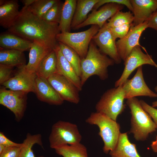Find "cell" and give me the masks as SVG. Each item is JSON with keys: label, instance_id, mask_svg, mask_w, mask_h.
Masks as SVG:
<instances>
[{"label": "cell", "instance_id": "6da1fadb", "mask_svg": "<svg viewBox=\"0 0 157 157\" xmlns=\"http://www.w3.org/2000/svg\"><path fill=\"white\" fill-rule=\"evenodd\" d=\"M8 32L33 42L38 41L55 50L60 31L58 23L47 22L33 14L27 9L20 10L19 16Z\"/></svg>", "mask_w": 157, "mask_h": 157}, {"label": "cell", "instance_id": "7a4b0ae2", "mask_svg": "<svg viewBox=\"0 0 157 157\" xmlns=\"http://www.w3.org/2000/svg\"><path fill=\"white\" fill-rule=\"evenodd\" d=\"M114 63L113 60L100 51L92 40L86 57L81 60L80 78L82 85L94 75H97L102 80L107 79L108 68Z\"/></svg>", "mask_w": 157, "mask_h": 157}, {"label": "cell", "instance_id": "3957f363", "mask_svg": "<svg viewBox=\"0 0 157 157\" xmlns=\"http://www.w3.org/2000/svg\"><path fill=\"white\" fill-rule=\"evenodd\" d=\"M126 103L130 110L131 116L129 133L133 134L136 140H146L149 134L156 130L155 123L136 97L127 99Z\"/></svg>", "mask_w": 157, "mask_h": 157}, {"label": "cell", "instance_id": "277c9868", "mask_svg": "<svg viewBox=\"0 0 157 157\" xmlns=\"http://www.w3.org/2000/svg\"><path fill=\"white\" fill-rule=\"evenodd\" d=\"M85 122L99 127L98 134L104 142L103 149L104 153L108 154L114 149L121 133L120 125L116 121L103 113L96 112L92 113Z\"/></svg>", "mask_w": 157, "mask_h": 157}, {"label": "cell", "instance_id": "5b68a950", "mask_svg": "<svg viewBox=\"0 0 157 157\" xmlns=\"http://www.w3.org/2000/svg\"><path fill=\"white\" fill-rule=\"evenodd\" d=\"M124 92L122 85L107 90L95 106L96 112L103 113L114 121L126 108Z\"/></svg>", "mask_w": 157, "mask_h": 157}, {"label": "cell", "instance_id": "8992f818", "mask_svg": "<svg viewBox=\"0 0 157 157\" xmlns=\"http://www.w3.org/2000/svg\"><path fill=\"white\" fill-rule=\"evenodd\" d=\"M100 28L97 25H92L88 29L81 32H60L57 35L56 38L58 42H62L75 50L82 59L86 57L90 43Z\"/></svg>", "mask_w": 157, "mask_h": 157}, {"label": "cell", "instance_id": "52a82bcc", "mask_svg": "<svg viewBox=\"0 0 157 157\" xmlns=\"http://www.w3.org/2000/svg\"><path fill=\"white\" fill-rule=\"evenodd\" d=\"M81 140L82 136L76 124L62 120L52 125L49 137L50 147L53 149L64 145L81 143Z\"/></svg>", "mask_w": 157, "mask_h": 157}, {"label": "cell", "instance_id": "ba28073f", "mask_svg": "<svg viewBox=\"0 0 157 157\" xmlns=\"http://www.w3.org/2000/svg\"><path fill=\"white\" fill-rule=\"evenodd\" d=\"M28 93L10 90L5 87L0 89V104L14 114L16 120L19 122L24 116L27 106Z\"/></svg>", "mask_w": 157, "mask_h": 157}, {"label": "cell", "instance_id": "9c48e42d", "mask_svg": "<svg viewBox=\"0 0 157 157\" xmlns=\"http://www.w3.org/2000/svg\"><path fill=\"white\" fill-rule=\"evenodd\" d=\"M140 47L138 45L135 47L124 61V70L120 77L115 82V87L122 85L135 69L143 65H149L157 67V64L152 56L144 53Z\"/></svg>", "mask_w": 157, "mask_h": 157}, {"label": "cell", "instance_id": "30bf717a", "mask_svg": "<svg viewBox=\"0 0 157 157\" xmlns=\"http://www.w3.org/2000/svg\"><path fill=\"white\" fill-rule=\"evenodd\" d=\"M106 22L100 28L92 40L102 53L113 60L115 63L119 64L122 60L117 51L116 39Z\"/></svg>", "mask_w": 157, "mask_h": 157}, {"label": "cell", "instance_id": "8fae6325", "mask_svg": "<svg viewBox=\"0 0 157 157\" xmlns=\"http://www.w3.org/2000/svg\"><path fill=\"white\" fill-rule=\"evenodd\" d=\"M26 65L17 68L14 76L2 85L6 88L12 90L34 92L35 81L37 76L35 73L28 72L26 69Z\"/></svg>", "mask_w": 157, "mask_h": 157}, {"label": "cell", "instance_id": "7c38bea8", "mask_svg": "<svg viewBox=\"0 0 157 157\" xmlns=\"http://www.w3.org/2000/svg\"><path fill=\"white\" fill-rule=\"evenodd\" d=\"M147 28V21L136 26L132 24L127 34L116 41L117 51L122 60L124 62L135 47L140 46V38L143 31Z\"/></svg>", "mask_w": 157, "mask_h": 157}, {"label": "cell", "instance_id": "4fadbf2b", "mask_svg": "<svg viewBox=\"0 0 157 157\" xmlns=\"http://www.w3.org/2000/svg\"><path fill=\"white\" fill-rule=\"evenodd\" d=\"M122 86L125 99L138 96L157 97V94L149 88L144 80L142 66L138 67L133 77L130 79H128Z\"/></svg>", "mask_w": 157, "mask_h": 157}, {"label": "cell", "instance_id": "5bb4252c", "mask_svg": "<svg viewBox=\"0 0 157 157\" xmlns=\"http://www.w3.org/2000/svg\"><path fill=\"white\" fill-rule=\"evenodd\" d=\"M47 79L63 101L76 104L78 103L80 101L79 91L64 76L56 72Z\"/></svg>", "mask_w": 157, "mask_h": 157}, {"label": "cell", "instance_id": "9a60e30c", "mask_svg": "<svg viewBox=\"0 0 157 157\" xmlns=\"http://www.w3.org/2000/svg\"><path fill=\"white\" fill-rule=\"evenodd\" d=\"M124 6L116 3H106L99 10L92 11L86 19L74 29L79 28L90 25H98L101 28L106 22L117 12L124 8Z\"/></svg>", "mask_w": 157, "mask_h": 157}, {"label": "cell", "instance_id": "2e32d148", "mask_svg": "<svg viewBox=\"0 0 157 157\" xmlns=\"http://www.w3.org/2000/svg\"><path fill=\"white\" fill-rule=\"evenodd\" d=\"M34 93L39 100L49 104L60 105L64 101L47 79L45 78L37 77Z\"/></svg>", "mask_w": 157, "mask_h": 157}, {"label": "cell", "instance_id": "e0dca14e", "mask_svg": "<svg viewBox=\"0 0 157 157\" xmlns=\"http://www.w3.org/2000/svg\"><path fill=\"white\" fill-rule=\"evenodd\" d=\"M133 7L134 20L136 26L147 21L157 10V0H130Z\"/></svg>", "mask_w": 157, "mask_h": 157}, {"label": "cell", "instance_id": "ac0fdd59", "mask_svg": "<svg viewBox=\"0 0 157 157\" xmlns=\"http://www.w3.org/2000/svg\"><path fill=\"white\" fill-rule=\"evenodd\" d=\"M55 50L57 58V72L64 76L79 91H81L83 86L80 78L77 75L72 66L63 56L58 45Z\"/></svg>", "mask_w": 157, "mask_h": 157}, {"label": "cell", "instance_id": "d6986e66", "mask_svg": "<svg viewBox=\"0 0 157 157\" xmlns=\"http://www.w3.org/2000/svg\"><path fill=\"white\" fill-rule=\"evenodd\" d=\"M19 5L17 0H5L0 6V25L8 29L14 24L19 15Z\"/></svg>", "mask_w": 157, "mask_h": 157}, {"label": "cell", "instance_id": "ffe728a7", "mask_svg": "<svg viewBox=\"0 0 157 157\" xmlns=\"http://www.w3.org/2000/svg\"><path fill=\"white\" fill-rule=\"evenodd\" d=\"M109 154L111 157H141L136 145L129 140L127 132L120 133L115 148Z\"/></svg>", "mask_w": 157, "mask_h": 157}, {"label": "cell", "instance_id": "44dd1931", "mask_svg": "<svg viewBox=\"0 0 157 157\" xmlns=\"http://www.w3.org/2000/svg\"><path fill=\"white\" fill-rule=\"evenodd\" d=\"M32 42L9 32L0 35L1 48L18 50L23 52L30 50Z\"/></svg>", "mask_w": 157, "mask_h": 157}, {"label": "cell", "instance_id": "7402d4cb", "mask_svg": "<svg viewBox=\"0 0 157 157\" xmlns=\"http://www.w3.org/2000/svg\"><path fill=\"white\" fill-rule=\"evenodd\" d=\"M52 50L38 41L32 42L29 50V61L26 65V70L29 72L35 73L41 61Z\"/></svg>", "mask_w": 157, "mask_h": 157}, {"label": "cell", "instance_id": "603a6c76", "mask_svg": "<svg viewBox=\"0 0 157 157\" xmlns=\"http://www.w3.org/2000/svg\"><path fill=\"white\" fill-rule=\"evenodd\" d=\"M0 64L17 68L26 65L24 52L16 50L0 48Z\"/></svg>", "mask_w": 157, "mask_h": 157}, {"label": "cell", "instance_id": "cb8c5ba5", "mask_svg": "<svg viewBox=\"0 0 157 157\" xmlns=\"http://www.w3.org/2000/svg\"><path fill=\"white\" fill-rule=\"evenodd\" d=\"M57 58L55 50L47 54L41 61L35 73L38 77L48 78L57 72Z\"/></svg>", "mask_w": 157, "mask_h": 157}, {"label": "cell", "instance_id": "d4e9b609", "mask_svg": "<svg viewBox=\"0 0 157 157\" xmlns=\"http://www.w3.org/2000/svg\"><path fill=\"white\" fill-rule=\"evenodd\" d=\"M99 0H78L74 14L71 25V29H74L84 22L88 17V14L92 10Z\"/></svg>", "mask_w": 157, "mask_h": 157}, {"label": "cell", "instance_id": "484cf974", "mask_svg": "<svg viewBox=\"0 0 157 157\" xmlns=\"http://www.w3.org/2000/svg\"><path fill=\"white\" fill-rule=\"evenodd\" d=\"M76 3V0H65L63 3L59 24L60 32H70Z\"/></svg>", "mask_w": 157, "mask_h": 157}, {"label": "cell", "instance_id": "4316f807", "mask_svg": "<svg viewBox=\"0 0 157 157\" xmlns=\"http://www.w3.org/2000/svg\"><path fill=\"white\" fill-rule=\"evenodd\" d=\"M54 149L57 154L63 157H88L86 147L81 143L62 145Z\"/></svg>", "mask_w": 157, "mask_h": 157}, {"label": "cell", "instance_id": "83f0119b", "mask_svg": "<svg viewBox=\"0 0 157 157\" xmlns=\"http://www.w3.org/2000/svg\"><path fill=\"white\" fill-rule=\"evenodd\" d=\"M35 144L43 147L41 135L40 134L32 135L28 133L26 138L22 143L19 157H35L32 149L33 146Z\"/></svg>", "mask_w": 157, "mask_h": 157}, {"label": "cell", "instance_id": "f1b7e54d", "mask_svg": "<svg viewBox=\"0 0 157 157\" xmlns=\"http://www.w3.org/2000/svg\"><path fill=\"white\" fill-rule=\"evenodd\" d=\"M58 45L63 56L80 78L81 59L80 56L75 50L67 45L60 42H58Z\"/></svg>", "mask_w": 157, "mask_h": 157}, {"label": "cell", "instance_id": "f546056e", "mask_svg": "<svg viewBox=\"0 0 157 157\" xmlns=\"http://www.w3.org/2000/svg\"><path fill=\"white\" fill-rule=\"evenodd\" d=\"M134 19L133 14L130 11L122 12L119 11L108 19L106 24L109 28H114L126 24H132Z\"/></svg>", "mask_w": 157, "mask_h": 157}, {"label": "cell", "instance_id": "4dcf8cb0", "mask_svg": "<svg viewBox=\"0 0 157 157\" xmlns=\"http://www.w3.org/2000/svg\"><path fill=\"white\" fill-rule=\"evenodd\" d=\"M58 0H35L27 8L33 14L42 18Z\"/></svg>", "mask_w": 157, "mask_h": 157}, {"label": "cell", "instance_id": "1f68e13d", "mask_svg": "<svg viewBox=\"0 0 157 157\" xmlns=\"http://www.w3.org/2000/svg\"><path fill=\"white\" fill-rule=\"evenodd\" d=\"M63 3L58 0L42 17L48 22L59 24Z\"/></svg>", "mask_w": 157, "mask_h": 157}, {"label": "cell", "instance_id": "d6a6232c", "mask_svg": "<svg viewBox=\"0 0 157 157\" xmlns=\"http://www.w3.org/2000/svg\"><path fill=\"white\" fill-rule=\"evenodd\" d=\"M132 24H126L113 28H110L114 38L122 39L128 33Z\"/></svg>", "mask_w": 157, "mask_h": 157}, {"label": "cell", "instance_id": "836d02e7", "mask_svg": "<svg viewBox=\"0 0 157 157\" xmlns=\"http://www.w3.org/2000/svg\"><path fill=\"white\" fill-rule=\"evenodd\" d=\"M116 3L126 6L132 13L133 7L130 0H99L94 5L92 11L96 10L101 6L108 3Z\"/></svg>", "mask_w": 157, "mask_h": 157}, {"label": "cell", "instance_id": "e575fe53", "mask_svg": "<svg viewBox=\"0 0 157 157\" xmlns=\"http://www.w3.org/2000/svg\"><path fill=\"white\" fill-rule=\"evenodd\" d=\"M13 67L0 64V84L2 85L12 77Z\"/></svg>", "mask_w": 157, "mask_h": 157}, {"label": "cell", "instance_id": "d590c367", "mask_svg": "<svg viewBox=\"0 0 157 157\" xmlns=\"http://www.w3.org/2000/svg\"><path fill=\"white\" fill-rule=\"evenodd\" d=\"M22 146L6 147L3 151L0 154V157H19Z\"/></svg>", "mask_w": 157, "mask_h": 157}, {"label": "cell", "instance_id": "8d00e7d4", "mask_svg": "<svg viewBox=\"0 0 157 157\" xmlns=\"http://www.w3.org/2000/svg\"><path fill=\"white\" fill-rule=\"evenodd\" d=\"M140 102L143 108L153 119L157 129V109L149 105L143 100H140Z\"/></svg>", "mask_w": 157, "mask_h": 157}, {"label": "cell", "instance_id": "74e56055", "mask_svg": "<svg viewBox=\"0 0 157 157\" xmlns=\"http://www.w3.org/2000/svg\"><path fill=\"white\" fill-rule=\"evenodd\" d=\"M0 144L5 147L21 146L22 143H18L15 142L6 137L2 132H0Z\"/></svg>", "mask_w": 157, "mask_h": 157}, {"label": "cell", "instance_id": "f35d334b", "mask_svg": "<svg viewBox=\"0 0 157 157\" xmlns=\"http://www.w3.org/2000/svg\"><path fill=\"white\" fill-rule=\"evenodd\" d=\"M148 27L157 31V10L154 12L147 21Z\"/></svg>", "mask_w": 157, "mask_h": 157}, {"label": "cell", "instance_id": "ab89813d", "mask_svg": "<svg viewBox=\"0 0 157 157\" xmlns=\"http://www.w3.org/2000/svg\"><path fill=\"white\" fill-rule=\"evenodd\" d=\"M35 0H21L20 1L24 5L23 7L21 10L23 11L26 10L34 2Z\"/></svg>", "mask_w": 157, "mask_h": 157}, {"label": "cell", "instance_id": "60d3db41", "mask_svg": "<svg viewBox=\"0 0 157 157\" xmlns=\"http://www.w3.org/2000/svg\"><path fill=\"white\" fill-rule=\"evenodd\" d=\"M151 146L153 151L157 153V135L156 136V140L151 142Z\"/></svg>", "mask_w": 157, "mask_h": 157}, {"label": "cell", "instance_id": "b9f144b4", "mask_svg": "<svg viewBox=\"0 0 157 157\" xmlns=\"http://www.w3.org/2000/svg\"><path fill=\"white\" fill-rule=\"evenodd\" d=\"M154 90L155 92H157V86H156L155 87ZM152 106L154 108L157 107V100L155 101H153L152 103Z\"/></svg>", "mask_w": 157, "mask_h": 157}, {"label": "cell", "instance_id": "7bdbcfd3", "mask_svg": "<svg viewBox=\"0 0 157 157\" xmlns=\"http://www.w3.org/2000/svg\"><path fill=\"white\" fill-rule=\"evenodd\" d=\"M6 147L0 144V154L3 151Z\"/></svg>", "mask_w": 157, "mask_h": 157}]
</instances>
